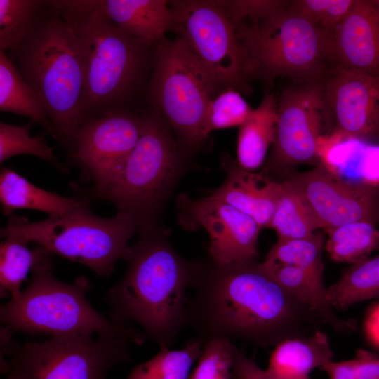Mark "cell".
Returning a JSON list of instances; mask_svg holds the SVG:
<instances>
[{
    "mask_svg": "<svg viewBox=\"0 0 379 379\" xmlns=\"http://www.w3.org/2000/svg\"><path fill=\"white\" fill-rule=\"evenodd\" d=\"M0 244L1 297L9 293L13 300L21 294L20 287L27 274L48 253L37 246L33 250L27 241L18 237L7 236Z\"/></svg>",
    "mask_w": 379,
    "mask_h": 379,
    "instance_id": "26",
    "label": "cell"
},
{
    "mask_svg": "<svg viewBox=\"0 0 379 379\" xmlns=\"http://www.w3.org/2000/svg\"><path fill=\"white\" fill-rule=\"evenodd\" d=\"M321 370L329 379H379V357L365 350H359L354 358L341 361H331Z\"/></svg>",
    "mask_w": 379,
    "mask_h": 379,
    "instance_id": "35",
    "label": "cell"
},
{
    "mask_svg": "<svg viewBox=\"0 0 379 379\" xmlns=\"http://www.w3.org/2000/svg\"><path fill=\"white\" fill-rule=\"evenodd\" d=\"M0 110L29 118L58 141L57 131L36 92L6 52L0 50Z\"/></svg>",
    "mask_w": 379,
    "mask_h": 379,
    "instance_id": "23",
    "label": "cell"
},
{
    "mask_svg": "<svg viewBox=\"0 0 379 379\" xmlns=\"http://www.w3.org/2000/svg\"><path fill=\"white\" fill-rule=\"evenodd\" d=\"M111 20L129 35L154 45L171 31L173 13L165 0H101Z\"/></svg>",
    "mask_w": 379,
    "mask_h": 379,
    "instance_id": "20",
    "label": "cell"
},
{
    "mask_svg": "<svg viewBox=\"0 0 379 379\" xmlns=\"http://www.w3.org/2000/svg\"><path fill=\"white\" fill-rule=\"evenodd\" d=\"M284 185V193L270 225L276 232L278 239L305 238L312 235L317 229H321L304 199L286 184Z\"/></svg>",
    "mask_w": 379,
    "mask_h": 379,
    "instance_id": "29",
    "label": "cell"
},
{
    "mask_svg": "<svg viewBox=\"0 0 379 379\" xmlns=\"http://www.w3.org/2000/svg\"><path fill=\"white\" fill-rule=\"evenodd\" d=\"M0 203L2 213L10 217L22 208L44 212L49 217L65 216L89 208L85 197H67L39 188L4 166L0 173Z\"/></svg>",
    "mask_w": 379,
    "mask_h": 379,
    "instance_id": "19",
    "label": "cell"
},
{
    "mask_svg": "<svg viewBox=\"0 0 379 379\" xmlns=\"http://www.w3.org/2000/svg\"><path fill=\"white\" fill-rule=\"evenodd\" d=\"M322 87L328 138L379 141V75L336 68Z\"/></svg>",
    "mask_w": 379,
    "mask_h": 379,
    "instance_id": "16",
    "label": "cell"
},
{
    "mask_svg": "<svg viewBox=\"0 0 379 379\" xmlns=\"http://www.w3.org/2000/svg\"><path fill=\"white\" fill-rule=\"evenodd\" d=\"M327 335L320 330L286 338L272 352L266 371L277 379H310V373L333 361Z\"/></svg>",
    "mask_w": 379,
    "mask_h": 379,
    "instance_id": "21",
    "label": "cell"
},
{
    "mask_svg": "<svg viewBox=\"0 0 379 379\" xmlns=\"http://www.w3.org/2000/svg\"><path fill=\"white\" fill-rule=\"evenodd\" d=\"M354 0H292L290 7L316 26L331 33L350 11Z\"/></svg>",
    "mask_w": 379,
    "mask_h": 379,
    "instance_id": "34",
    "label": "cell"
},
{
    "mask_svg": "<svg viewBox=\"0 0 379 379\" xmlns=\"http://www.w3.org/2000/svg\"><path fill=\"white\" fill-rule=\"evenodd\" d=\"M141 128L142 115L128 110L92 117L78 126L69 157L91 178L98 196L120 173Z\"/></svg>",
    "mask_w": 379,
    "mask_h": 379,
    "instance_id": "14",
    "label": "cell"
},
{
    "mask_svg": "<svg viewBox=\"0 0 379 379\" xmlns=\"http://www.w3.org/2000/svg\"><path fill=\"white\" fill-rule=\"evenodd\" d=\"M142 331L118 336L61 334L43 342L19 343L1 326V372L6 379H106L116 365L131 361V345Z\"/></svg>",
    "mask_w": 379,
    "mask_h": 379,
    "instance_id": "7",
    "label": "cell"
},
{
    "mask_svg": "<svg viewBox=\"0 0 379 379\" xmlns=\"http://www.w3.org/2000/svg\"><path fill=\"white\" fill-rule=\"evenodd\" d=\"M184 168L182 149L154 110L142 114L138 140L120 173L100 196L132 215L138 230L157 215Z\"/></svg>",
    "mask_w": 379,
    "mask_h": 379,
    "instance_id": "10",
    "label": "cell"
},
{
    "mask_svg": "<svg viewBox=\"0 0 379 379\" xmlns=\"http://www.w3.org/2000/svg\"><path fill=\"white\" fill-rule=\"evenodd\" d=\"M364 328L368 340L379 348V302L368 310L364 319Z\"/></svg>",
    "mask_w": 379,
    "mask_h": 379,
    "instance_id": "38",
    "label": "cell"
},
{
    "mask_svg": "<svg viewBox=\"0 0 379 379\" xmlns=\"http://www.w3.org/2000/svg\"><path fill=\"white\" fill-rule=\"evenodd\" d=\"M328 138L322 81L294 84L278 98V118L263 173L284 175L295 166L322 164L321 141Z\"/></svg>",
    "mask_w": 379,
    "mask_h": 379,
    "instance_id": "12",
    "label": "cell"
},
{
    "mask_svg": "<svg viewBox=\"0 0 379 379\" xmlns=\"http://www.w3.org/2000/svg\"><path fill=\"white\" fill-rule=\"evenodd\" d=\"M286 1L237 0L218 1L234 25L259 20L283 6Z\"/></svg>",
    "mask_w": 379,
    "mask_h": 379,
    "instance_id": "36",
    "label": "cell"
},
{
    "mask_svg": "<svg viewBox=\"0 0 379 379\" xmlns=\"http://www.w3.org/2000/svg\"><path fill=\"white\" fill-rule=\"evenodd\" d=\"M232 374L234 379H277L262 369L237 345L234 351Z\"/></svg>",
    "mask_w": 379,
    "mask_h": 379,
    "instance_id": "37",
    "label": "cell"
},
{
    "mask_svg": "<svg viewBox=\"0 0 379 379\" xmlns=\"http://www.w3.org/2000/svg\"><path fill=\"white\" fill-rule=\"evenodd\" d=\"M6 53L43 102L58 142L70 153L79 126L84 61L79 41L55 0L29 35Z\"/></svg>",
    "mask_w": 379,
    "mask_h": 379,
    "instance_id": "4",
    "label": "cell"
},
{
    "mask_svg": "<svg viewBox=\"0 0 379 379\" xmlns=\"http://www.w3.org/2000/svg\"><path fill=\"white\" fill-rule=\"evenodd\" d=\"M33 121L24 125H13L0 121V163L21 154L32 155L54 165L62 171L65 167L53 152V148L45 140L47 133L41 135H30Z\"/></svg>",
    "mask_w": 379,
    "mask_h": 379,
    "instance_id": "30",
    "label": "cell"
},
{
    "mask_svg": "<svg viewBox=\"0 0 379 379\" xmlns=\"http://www.w3.org/2000/svg\"><path fill=\"white\" fill-rule=\"evenodd\" d=\"M277 118L278 98L266 93L239 126L237 147L239 166L253 171L262 164L274 140Z\"/></svg>",
    "mask_w": 379,
    "mask_h": 379,
    "instance_id": "22",
    "label": "cell"
},
{
    "mask_svg": "<svg viewBox=\"0 0 379 379\" xmlns=\"http://www.w3.org/2000/svg\"><path fill=\"white\" fill-rule=\"evenodd\" d=\"M171 30L195 55L218 87L249 95L248 60L236 25L218 1H170Z\"/></svg>",
    "mask_w": 379,
    "mask_h": 379,
    "instance_id": "11",
    "label": "cell"
},
{
    "mask_svg": "<svg viewBox=\"0 0 379 379\" xmlns=\"http://www.w3.org/2000/svg\"><path fill=\"white\" fill-rule=\"evenodd\" d=\"M331 34L335 69L379 75V20L375 1L354 0Z\"/></svg>",
    "mask_w": 379,
    "mask_h": 379,
    "instance_id": "17",
    "label": "cell"
},
{
    "mask_svg": "<svg viewBox=\"0 0 379 379\" xmlns=\"http://www.w3.org/2000/svg\"><path fill=\"white\" fill-rule=\"evenodd\" d=\"M48 253L32 269L20 295L1 305L3 325L13 332L34 335L80 334L118 336L138 331L117 324L98 312L86 299L91 284L84 277L72 284L58 280Z\"/></svg>",
    "mask_w": 379,
    "mask_h": 379,
    "instance_id": "6",
    "label": "cell"
},
{
    "mask_svg": "<svg viewBox=\"0 0 379 379\" xmlns=\"http://www.w3.org/2000/svg\"><path fill=\"white\" fill-rule=\"evenodd\" d=\"M130 246L126 272L108 292L111 320L133 327L138 324L146 339L169 347L187 326V295L199 262L182 258L171 245L165 230L155 224L139 230Z\"/></svg>",
    "mask_w": 379,
    "mask_h": 379,
    "instance_id": "2",
    "label": "cell"
},
{
    "mask_svg": "<svg viewBox=\"0 0 379 379\" xmlns=\"http://www.w3.org/2000/svg\"><path fill=\"white\" fill-rule=\"evenodd\" d=\"M235 346L225 339L206 342L190 379H231Z\"/></svg>",
    "mask_w": 379,
    "mask_h": 379,
    "instance_id": "33",
    "label": "cell"
},
{
    "mask_svg": "<svg viewBox=\"0 0 379 379\" xmlns=\"http://www.w3.org/2000/svg\"><path fill=\"white\" fill-rule=\"evenodd\" d=\"M326 294L330 304L338 310L379 297V255L352 265L327 288Z\"/></svg>",
    "mask_w": 379,
    "mask_h": 379,
    "instance_id": "24",
    "label": "cell"
},
{
    "mask_svg": "<svg viewBox=\"0 0 379 379\" xmlns=\"http://www.w3.org/2000/svg\"><path fill=\"white\" fill-rule=\"evenodd\" d=\"M325 231L324 248L334 262L354 265L379 249V230L371 222H350Z\"/></svg>",
    "mask_w": 379,
    "mask_h": 379,
    "instance_id": "25",
    "label": "cell"
},
{
    "mask_svg": "<svg viewBox=\"0 0 379 379\" xmlns=\"http://www.w3.org/2000/svg\"><path fill=\"white\" fill-rule=\"evenodd\" d=\"M204 345L196 337L180 350L160 347L154 357L133 368L125 379H189L191 368Z\"/></svg>",
    "mask_w": 379,
    "mask_h": 379,
    "instance_id": "27",
    "label": "cell"
},
{
    "mask_svg": "<svg viewBox=\"0 0 379 379\" xmlns=\"http://www.w3.org/2000/svg\"><path fill=\"white\" fill-rule=\"evenodd\" d=\"M281 182L304 199L324 230L354 222L379 224V185L345 180L323 164Z\"/></svg>",
    "mask_w": 379,
    "mask_h": 379,
    "instance_id": "13",
    "label": "cell"
},
{
    "mask_svg": "<svg viewBox=\"0 0 379 379\" xmlns=\"http://www.w3.org/2000/svg\"><path fill=\"white\" fill-rule=\"evenodd\" d=\"M252 110L239 92L223 91L211 103L206 126L207 137L215 130L239 127Z\"/></svg>",
    "mask_w": 379,
    "mask_h": 379,
    "instance_id": "32",
    "label": "cell"
},
{
    "mask_svg": "<svg viewBox=\"0 0 379 379\" xmlns=\"http://www.w3.org/2000/svg\"><path fill=\"white\" fill-rule=\"evenodd\" d=\"M77 36L84 61L79 125L88 119L128 110L144 86L154 46L118 27L101 0H55Z\"/></svg>",
    "mask_w": 379,
    "mask_h": 379,
    "instance_id": "3",
    "label": "cell"
},
{
    "mask_svg": "<svg viewBox=\"0 0 379 379\" xmlns=\"http://www.w3.org/2000/svg\"><path fill=\"white\" fill-rule=\"evenodd\" d=\"M222 163L226 178L211 195L248 215L261 228L270 227L284 183L241 168L227 154L222 156Z\"/></svg>",
    "mask_w": 379,
    "mask_h": 379,
    "instance_id": "18",
    "label": "cell"
},
{
    "mask_svg": "<svg viewBox=\"0 0 379 379\" xmlns=\"http://www.w3.org/2000/svg\"><path fill=\"white\" fill-rule=\"evenodd\" d=\"M290 1L263 18L235 25L248 60L251 79L271 84L324 81L335 69L330 32L293 10Z\"/></svg>",
    "mask_w": 379,
    "mask_h": 379,
    "instance_id": "5",
    "label": "cell"
},
{
    "mask_svg": "<svg viewBox=\"0 0 379 379\" xmlns=\"http://www.w3.org/2000/svg\"><path fill=\"white\" fill-rule=\"evenodd\" d=\"M138 230L136 220L126 213L117 211L112 218H103L87 208L38 222L11 216L7 225L1 229V237L34 243L52 255L82 264L97 275L107 277L117 261L126 260L128 241Z\"/></svg>",
    "mask_w": 379,
    "mask_h": 379,
    "instance_id": "8",
    "label": "cell"
},
{
    "mask_svg": "<svg viewBox=\"0 0 379 379\" xmlns=\"http://www.w3.org/2000/svg\"><path fill=\"white\" fill-rule=\"evenodd\" d=\"M177 206L185 228H203L208 233L213 262L225 265L256 260L261 227L252 218L211 194L193 199L180 194Z\"/></svg>",
    "mask_w": 379,
    "mask_h": 379,
    "instance_id": "15",
    "label": "cell"
},
{
    "mask_svg": "<svg viewBox=\"0 0 379 379\" xmlns=\"http://www.w3.org/2000/svg\"><path fill=\"white\" fill-rule=\"evenodd\" d=\"M51 1L0 0V50L7 53L17 48L34 29Z\"/></svg>",
    "mask_w": 379,
    "mask_h": 379,
    "instance_id": "28",
    "label": "cell"
},
{
    "mask_svg": "<svg viewBox=\"0 0 379 379\" xmlns=\"http://www.w3.org/2000/svg\"><path fill=\"white\" fill-rule=\"evenodd\" d=\"M375 1V6H376V9H377V13H378V20H379V0H376Z\"/></svg>",
    "mask_w": 379,
    "mask_h": 379,
    "instance_id": "39",
    "label": "cell"
},
{
    "mask_svg": "<svg viewBox=\"0 0 379 379\" xmlns=\"http://www.w3.org/2000/svg\"><path fill=\"white\" fill-rule=\"evenodd\" d=\"M324 235L318 232L302 239H278L267 253L265 260L295 265L324 277Z\"/></svg>",
    "mask_w": 379,
    "mask_h": 379,
    "instance_id": "31",
    "label": "cell"
},
{
    "mask_svg": "<svg viewBox=\"0 0 379 379\" xmlns=\"http://www.w3.org/2000/svg\"><path fill=\"white\" fill-rule=\"evenodd\" d=\"M187 310V326L204 343L239 340L257 346L318 331L319 317L255 260L225 265L199 262Z\"/></svg>",
    "mask_w": 379,
    "mask_h": 379,
    "instance_id": "1",
    "label": "cell"
},
{
    "mask_svg": "<svg viewBox=\"0 0 379 379\" xmlns=\"http://www.w3.org/2000/svg\"><path fill=\"white\" fill-rule=\"evenodd\" d=\"M152 67L146 102L175 131L183 147H199L208 138V112L218 86L178 36L154 44Z\"/></svg>",
    "mask_w": 379,
    "mask_h": 379,
    "instance_id": "9",
    "label": "cell"
}]
</instances>
